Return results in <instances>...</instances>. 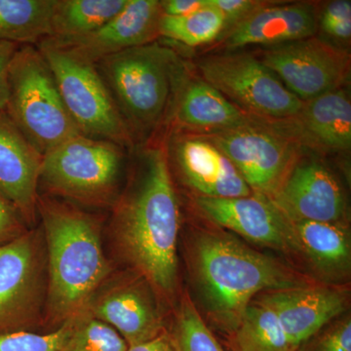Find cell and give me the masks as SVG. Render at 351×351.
Here are the masks:
<instances>
[{
	"instance_id": "1",
	"label": "cell",
	"mask_w": 351,
	"mask_h": 351,
	"mask_svg": "<svg viewBox=\"0 0 351 351\" xmlns=\"http://www.w3.org/2000/svg\"><path fill=\"white\" fill-rule=\"evenodd\" d=\"M136 152L137 177L112 206L113 237L131 270L149 281L159 299L170 302L179 286V198L164 142Z\"/></svg>"
},
{
	"instance_id": "2",
	"label": "cell",
	"mask_w": 351,
	"mask_h": 351,
	"mask_svg": "<svg viewBox=\"0 0 351 351\" xmlns=\"http://www.w3.org/2000/svg\"><path fill=\"white\" fill-rule=\"evenodd\" d=\"M210 225L191 230L186 263L205 313L226 334L234 331L246 307L261 293L318 282Z\"/></svg>"
},
{
	"instance_id": "3",
	"label": "cell",
	"mask_w": 351,
	"mask_h": 351,
	"mask_svg": "<svg viewBox=\"0 0 351 351\" xmlns=\"http://www.w3.org/2000/svg\"><path fill=\"white\" fill-rule=\"evenodd\" d=\"M47 267L43 325L53 331L84 311L112 274L101 243V226L91 215L51 197H38Z\"/></svg>"
},
{
	"instance_id": "4",
	"label": "cell",
	"mask_w": 351,
	"mask_h": 351,
	"mask_svg": "<svg viewBox=\"0 0 351 351\" xmlns=\"http://www.w3.org/2000/svg\"><path fill=\"white\" fill-rule=\"evenodd\" d=\"M96 68L134 142L149 137L167 119L188 69L174 50L157 41L106 58Z\"/></svg>"
},
{
	"instance_id": "5",
	"label": "cell",
	"mask_w": 351,
	"mask_h": 351,
	"mask_svg": "<svg viewBox=\"0 0 351 351\" xmlns=\"http://www.w3.org/2000/svg\"><path fill=\"white\" fill-rule=\"evenodd\" d=\"M8 91L4 112L43 156L82 134L38 48L23 45L16 50L9 66Z\"/></svg>"
},
{
	"instance_id": "6",
	"label": "cell",
	"mask_w": 351,
	"mask_h": 351,
	"mask_svg": "<svg viewBox=\"0 0 351 351\" xmlns=\"http://www.w3.org/2000/svg\"><path fill=\"white\" fill-rule=\"evenodd\" d=\"M124 160V147L80 134L44 154L39 186L77 204L113 206Z\"/></svg>"
},
{
	"instance_id": "7",
	"label": "cell",
	"mask_w": 351,
	"mask_h": 351,
	"mask_svg": "<svg viewBox=\"0 0 351 351\" xmlns=\"http://www.w3.org/2000/svg\"><path fill=\"white\" fill-rule=\"evenodd\" d=\"M36 48L50 66L64 106L80 133L133 149L134 138L96 64L47 38L39 41Z\"/></svg>"
},
{
	"instance_id": "8",
	"label": "cell",
	"mask_w": 351,
	"mask_h": 351,
	"mask_svg": "<svg viewBox=\"0 0 351 351\" xmlns=\"http://www.w3.org/2000/svg\"><path fill=\"white\" fill-rule=\"evenodd\" d=\"M195 68L204 82L251 117L267 121L288 119L304 105L251 53L225 51L207 55L197 60Z\"/></svg>"
},
{
	"instance_id": "9",
	"label": "cell",
	"mask_w": 351,
	"mask_h": 351,
	"mask_svg": "<svg viewBox=\"0 0 351 351\" xmlns=\"http://www.w3.org/2000/svg\"><path fill=\"white\" fill-rule=\"evenodd\" d=\"M47 267L43 234L29 230L0 246V335L43 324Z\"/></svg>"
},
{
	"instance_id": "10",
	"label": "cell",
	"mask_w": 351,
	"mask_h": 351,
	"mask_svg": "<svg viewBox=\"0 0 351 351\" xmlns=\"http://www.w3.org/2000/svg\"><path fill=\"white\" fill-rule=\"evenodd\" d=\"M201 135L226 154L253 193L269 198L306 151L263 119L253 125Z\"/></svg>"
},
{
	"instance_id": "11",
	"label": "cell",
	"mask_w": 351,
	"mask_h": 351,
	"mask_svg": "<svg viewBox=\"0 0 351 351\" xmlns=\"http://www.w3.org/2000/svg\"><path fill=\"white\" fill-rule=\"evenodd\" d=\"M257 57L302 101L343 87L350 77L348 50L318 36L267 47Z\"/></svg>"
},
{
	"instance_id": "12",
	"label": "cell",
	"mask_w": 351,
	"mask_h": 351,
	"mask_svg": "<svg viewBox=\"0 0 351 351\" xmlns=\"http://www.w3.org/2000/svg\"><path fill=\"white\" fill-rule=\"evenodd\" d=\"M85 311L113 328L129 348L147 343L166 331L158 295L145 277L131 269L112 274Z\"/></svg>"
},
{
	"instance_id": "13",
	"label": "cell",
	"mask_w": 351,
	"mask_h": 351,
	"mask_svg": "<svg viewBox=\"0 0 351 351\" xmlns=\"http://www.w3.org/2000/svg\"><path fill=\"white\" fill-rule=\"evenodd\" d=\"M164 145L171 173L191 196L233 198L253 193L232 161L205 136L173 129Z\"/></svg>"
},
{
	"instance_id": "14",
	"label": "cell",
	"mask_w": 351,
	"mask_h": 351,
	"mask_svg": "<svg viewBox=\"0 0 351 351\" xmlns=\"http://www.w3.org/2000/svg\"><path fill=\"white\" fill-rule=\"evenodd\" d=\"M306 152L269 200L290 221L348 223V202L338 177Z\"/></svg>"
},
{
	"instance_id": "15",
	"label": "cell",
	"mask_w": 351,
	"mask_h": 351,
	"mask_svg": "<svg viewBox=\"0 0 351 351\" xmlns=\"http://www.w3.org/2000/svg\"><path fill=\"white\" fill-rule=\"evenodd\" d=\"M274 311L295 351L332 320L348 313L350 291L346 285L316 282L267 291L255 297Z\"/></svg>"
},
{
	"instance_id": "16",
	"label": "cell",
	"mask_w": 351,
	"mask_h": 351,
	"mask_svg": "<svg viewBox=\"0 0 351 351\" xmlns=\"http://www.w3.org/2000/svg\"><path fill=\"white\" fill-rule=\"evenodd\" d=\"M191 200L195 211L208 223L290 256L288 219L267 196L253 193L233 198L191 196Z\"/></svg>"
},
{
	"instance_id": "17",
	"label": "cell",
	"mask_w": 351,
	"mask_h": 351,
	"mask_svg": "<svg viewBox=\"0 0 351 351\" xmlns=\"http://www.w3.org/2000/svg\"><path fill=\"white\" fill-rule=\"evenodd\" d=\"M161 16L159 0H128L115 17L87 36L71 40L46 38L54 45L96 64L122 51L156 41Z\"/></svg>"
},
{
	"instance_id": "18",
	"label": "cell",
	"mask_w": 351,
	"mask_h": 351,
	"mask_svg": "<svg viewBox=\"0 0 351 351\" xmlns=\"http://www.w3.org/2000/svg\"><path fill=\"white\" fill-rule=\"evenodd\" d=\"M270 122L276 130L307 152H350L351 101L346 88L304 101L301 110L291 119Z\"/></svg>"
},
{
	"instance_id": "19",
	"label": "cell",
	"mask_w": 351,
	"mask_h": 351,
	"mask_svg": "<svg viewBox=\"0 0 351 351\" xmlns=\"http://www.w3.org/2000/svg\"><path fill=\"white\" fill-rule=\"evenodd\" d=\"M318 4L315 2H271L223 32L219 49L237 51L250 45L267 47L316 36Z\"/></svg>"
},
{
	"instance_id": "20",
	"label": "cell",
	"mask_w": 351,
	"mask_h": 351,
	"mask_svg": "<svg viewBox=\"0 0 351 351\" xmlns=\"http://www.w3.org/2000/svg\"><path fill=\"white\" fill-rule=\"evenodd\" d=\"M290 256L306 263L313 279L346 285L351 272V240L348 223L290 221Z\"/></svg>"
},
{
	"instance_id": "21",
	"label": "cell",
	"mask_w": 351,
	"mask_h": 351,
	"mask_svg": "<svg viewBox=\"0 0 351 351\" xmlns=\"http://www.w3.org/2000/svg\"><path fill=\"white\" fill-rule=\"evenodd\" d=\"M43 156L0 110V193L19 211L27 226L38 216Z\"/></svg>"
},
{
	"instance_id": "22",
	"label": "cell",
	"mask_w": 351,
	"mask_h": 351,
	"mask_svg": "<svg viewBox=\"0 0 351 351\" xmlns=\"http://www.w3.org/2000/svg\"><path fill=\"white\" fill-rule=\"evenodd\" d=\"M182 76L173 103V129L195 134H213L258 123L260 119L233 105L200 76Z\"/></svg>"
},
{
	"instance_id": "23",
	"label": "cell",
	"mask_w": 351,
	"mask_h": 351,
	"mask_svg": "<svg viewBox=\"0 0 351 351\" xmlns=\"http://www.w3.org/2000/svg\"><path fill=\"white\" fill-rule=\"evenodd\" d=\"M128 0H54L50 38L71 40L100 29L117 15Z\"/></svg>"
},
{
	"instance_id": "24",
	"label": "cell",
	"mask_w": 351,
	"mask_h": 351,
	"mask_svg": "<svg viewBox=\"0 0 351 351\" xmlns=\"http://www.w3.org/2000/svg\"><path fill=\"white\" fill-rule=\"evenodd\" d=\"M54 0H0V40L32 45L50 36Z\"/></svg>"
},
{
	"instance_id": "25",
	"label": "cell",
	"mask_w": 351,
	"mask_h": 351,
	"mask_svg": "<svg viewBox=\"0 0 351 351\" xmlns=\"http://www.w3.org/2000/svg\"><path fill=\"white\" fill-rule=\"evenodd\" d=\"M233 351H291L287 335L272 309L253 300L230 335Z\"/></svg>"
},
{
	"instance_id": "26",
	"label": "cell",
	"mask_w": 351,
	"mask_h": 351,
	"mask_svg": "<svg viewBox=\"0 0 351 351\" xmlns=\"http://www.w3.org/2000/svg\"><path fill=\"white\" fill-rule=\"evenodd\" d=\"M226 29L225 17L207 6L186 16L162 15L159 22V36L184 44L189 47L217 43Z\"/></svg>"
},
{
	"instance_id": "27",
	"label": "cell",
	"mask_w": 351,
	"mask_h": 351,
	"mask_svg": "<svg viewBox=\"0 0 351 351\" xmlns=\"http://www.w3.org/2000/svg\"><path fill=\"white\" fill-rule=\"evenodd\" d=\"M169 334L176 351H226L188 292L180 298Z\"/></svg>"
},
{
	"instance_id": "28",
	"label": "cell",
	"mask_w": 351,
	"mask_h": 351,
	"mask_svg": "<svg viewBox=\"0 0 351 351\" xmlns=\"http://www.w3.org/2000/svg\"><path fill=\"white\" fill-rule=\"evenodd\" d=\"M69 321L64 351H127L129 346L113 328L83 311Z\"/></svg>"
},
{
	"instance_id": "29",
	"label": "cell",
	"mask_w": 351,
	"mask_h": 351,
	"mask_svg": "<svg viewBox=\"0 0 351 351\" xmlns=\"http://www.w3.org/2000/svg\"><path fill=\"white\" fill-rule=\"evenodd\" d=\"M69 331L66 321L47 334L24 331L0 335V351H64Z\"/></svg>"
},
{
	"instance_id": "30",
	"label": "cell",
	"mask_w": 351,
	"mask_h": 351,
	"mask_svg": "<svg viewBox=\"0 0 351 351\" xmlns=\"http://www.w3.org/2000/svg\"><path fill=\"white\" fill-rule=\"evenodd\" d=\"M295 351H351L350 314L332 320Z\"/></svg>"
},
{
	"instance_id": "31",
	"label": "cell",
	"mask_w": 351,
	"mask_h": 351,
	"mask_svg": "<svg viewBox=\"0 0 351 351\" xmlns=\"http://www.w3.org/2000/svg\"><path fill=\"white\" fill-rule=\"evenodd\" d=\"M318 31L338 43L351 38V1L332 0L318 5Z\"/></svg>"
},
{
	"instance_id": "32",
	"label": "cell",
	"mask_w": 351,
	"mask_h": 351,
	"mask_svg": "<svg viewBox=\"0 0 351 351\" xmlns=\"http://www.w3.org/2000/svg\"><path fill=\"white\" fill-rule=\"evenodd\" d=\"M29 230L19 211L0 193V246L13 241Z\"/></svg>"
},
{
	"instance_id": "33",
	"label": "cell",
	"mask_w": 351,
	"mask_h": 351,
	"mask_svg": "<svg viewBox=\"0 0 351 351\" xmlns=\"http://www.w3.org/2000/svg\"><path fill=\"white\" fill-rule=\"evenodd\" d=\"M269 2L263 0H208L209 6L225 17L226 29Z\"/></svg>"
},
{
	"instance_id": "34",
	"label": "cell",
	"mask_w": 351,
	"mask_h": 351,
	"mask_svg": "<svg viewBox=\"0 0 351 351\" xmlns=\"http://www.w3.org/2000/svg\"><path fill=\"white\" fill-rule=\"evenodd\" d=\"M19 45L0 40V110H4L8 100L9 66Z\"/></svg>"
},
{
	"instance_id": "35",
	"label": "cell",
	"mask_w": 351,
	"mask_h": 351,
	"mask_svg": "<svg viewBox=\"0 0 351 351\" xmlns=\"http://www.w3.org/2000/svg\"><path fill=\"white\" fill-rule=\"evenodd\" d=\"M161 11L166 16H186L207 6V0H161Z\"/></svg>"
},
{
	"instance_id": "36",
	"label": "cell",
	"mask_w": 351,
	"mask_h": 351,
	"mask_svg": "<svg viewBox=\"0 0 351 351\" xmlns=\"http://www.w3.org/2000/svg\"><path fill=\"white\" fill-rule=\"evenodd\" d=\"M127 351H176L169 332L166 330L157 338L135 346H131Z\"/></svg>"
}]
</instances>
